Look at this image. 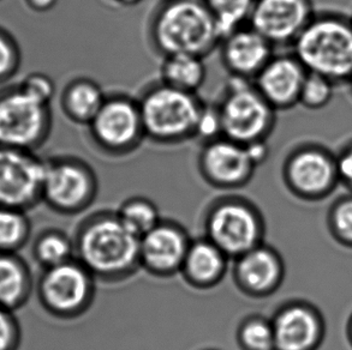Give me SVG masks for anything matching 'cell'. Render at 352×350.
I'll return each mask as SVG.
<instances>
[{"label":"cell","mask_w":352,"mask_h":350,"mask_svg":"<svg viewBox=\"0 0 352 350\" xmlns=\"http://www.w3.org/2000/svg\"><path fill=\"white\" fill-rule=\"evenodd\" d=\"M350 19H351V23H352V16H351V17H350Z\"/></svg>","instance_id":"obj_42"},{"label":"cell","mask_w":352,"mask_h":350,"mask_svg":"<svg viewBox=\"0 0 352 350\" xmlns=\"http://www.w3.org/2000/svg\"><path fill=\"white\" fill-rule=\"evenodd\" d=\"M146 141L177 147L195 141L206 102L199 94L175 89L160 81L148 84L138 97Z\"/></svg>","instance_id":"obj_4"},{"label":"cell","mask_w":352,"mask_h":350,"mask_svg":"<svg viewBox=\"0 0 352 350\" xmlns=\"http://www.w3.org/2000/svg\"><path fill=\"white\" fill-rule=\"evenodd\" d=\"M98 194V175L81 157L63 155L46 160L43 202L54 213L64 216L85 213Z\"/></svg>","instance_id":"obj_9"},{"label":"cell","mask_w":352,"mask_h":350,"mask_svg":"<svg viewBox=\"0 0 352 350\" xmlns=\"http://www.w3.org/2000/svg\"><path fill=\"white\" fill-rule=\"evenodd\" d=\"M214 104L223 137L243 145L268 142L276 128L278 112L252 82L230 78Z\"/></svg>","instance_id":"obj_6"},{"label":"cell","mask_w":352,"mask_h":350,"mask_svg":"<svg viewBox=\"0 0 352 350\" xmlns=\"http://www.w3.org/2000/svg\"><path fill=\"white\" fill-rule=\"evenodd\" d=\"M191 240L181 223L162 220L157 227L140 237L141 270L157 279H171L181 274Z\"/></svg>","instance_id":"obj_16"},{"label":"cell","mask_w":352,"mask_h":350,"mask_svg":"<svg viewBox=\"0 0 352 350\" xmlns=\"http://www.w3.org/2000/svg\"><path fill=\"white\" fill-rule=\"evenodd\" d=\"M232 261L234 285L248 298H270L284 283V258L274 247L265 242Z\"/></svg>","instance_id":"obj_17"},{"label":"cell","mask_w":352,"mask_h":350,"mask_svg":"<svg viewBox=\"0 0 352 350\" xmlns=\"http://www.w3.org/2000/svg\"><path fill=\"white\" fill-rule=\"evenodd\" d=\"M308 71L294 53H276L254 80V86L276 112L300 104L302 86Z\"/></svg>","instance_id":"obj_19"},{"label":"cell","mask_w":352,"mask_h":350,"mask_svg":"<svg viewBox=\"0 0 352 350\" xmlns=\"http://www.w3.org/2000/svg\"><path fill=\"white\" fill-rule=\"evenodd\" d=\"M91 145L111 159L138 152L146 141L138 97L122 91L107 93L96 118L87 126Z\"/></svg>","instance_id":"obj_7"},{"label":"cell","mask_w":352,"mask_h":350,"mask_svg":"<svg viewBox=\"0 0 352 350\" xmlns=\"http://www.w3.org/2000/svg\"><path fill=\"white\" fill-rule=\"evenodd\" d=\"M107 93L89 77H76L64 86L60 108L72 123L87 128L105 102Z\"/></svg>","instance_id":"obj_21"},{"label":"cell","mask_w":352,"mask_h":350,"mask_svg":"<svg viewBox=\"0 0 352 350\" xmlns=\"http://www.w3.org/2000/svg\"><path fill=\"white\" fill-rule=\"evenodd\" d=\"M116 213L124 226L138 237L151 232L162 220L157 204L141 196L125 199Z\"/></svg>","instance_id":"obj_25"},{"label":"cell","mask_w":352,"mask_h":350,"mask_svg":"<svg viewBox=\"0 0 352 350\" xmlns=\"http://www.w3.org/2000/svg\"><path fill=\"white\" fill-rule=\"evenodd\" d=\"M32 255L43 270L67 263L75 258L74 239L60 229L48 228L35 237Z\"/></svg>","instance_id":"obj_24"},{"label":"cell","mask_w":352,"mask_h":350,"mask_svg":"<svg viewBox=\"0 0 352 350\" xmlns=\"http://www.w3.org/2000/svg\"><path fill=\"white\" fill-rule=\"evenodd\" d=\"M19 90L46 106H51L56 96V84L51 77L41 72H34L24 78Z\"/></svg>","instance_id":"obj_31"},{"label":"cell","mask_w":352,"mask_h":350,"mask_svg":"<svg viewBox=\"0 0 352 350\" xmlns=\"http://www.w3.org/2000/svg\"><path fill=\"white\" fill-rule=\"evenodd\" d=\"M348 84H349V86H350V89H351V91H352V76H351V78H350V81H349Z\"/></svg>","instance_id":"obj_40"},{"label":"cell","mask_w":352,"mask_h":350,"mask_svg":"<svg viewBox=\"0 0 352 350\" xmlns=\"http://www.w3.org/2000/svg\"><path fill=\"white\" fill-rule=\"evenodd\" d=\"M25 5L34 12L43 14L56 8L58 0H24Z\"/></svg>","instance_id":"obj_37"},{"label":"cell","mask_w":352,"mask_h":350,"mask_svg":"<svg viewBox=\"0 0 352 350\" xmlns=\"http://www.w3.org/2000/svg\"><path fill=\"white\" fill-rule=\"evenodd\" d=\"M51 130V106L19 88L0 96V147L35 152L47 141Z\"/></svg>","instance_id":"obj_11"},{"label":"cell","mask_w":352,"mask_h":350,"mask_svg":"<svg viewBox=\"0 0 352 350\" xmlns=\"http://www.w3.org/2000/svg\"><path fill=\"white\" fill-rule=\"evenodd\" d=\"M339 183L352 194V139L344 144L336 154Z\"/></svg>","instance_id":"obj_35"},{"label":"cell","mask_w":352,"mask_h":350,"mask_svg":"<svg viewBox=\"0 0 352 350\" xmlns=\"http://www.w3.org/2000/svg\"><path fill=\"white\" fill-rule=\"evenodd\" d=\"M213 14L221 38L249 22L256 0H204Z\"/></svg>","instance_id":"obj_28"},{"label":"cell","mask_w":352,"mask_h":350,"mask_svg":"<svg viewBox=\"0 0 352 350\" xmlns=\"http://www.w3.org/2000/svg\"><path fill=\"white\" fill-rule=\"evenodd\" d=\"M204 237L219 247L231 261L265 242L266 221L260 208L239 194L212 200L202 218Z\"/></svg>","instance_id":"obj_5"},{"label":"cell","mask_w":352,"mask_h":350,"mask_svg":"<svg viewBox=\"0 0 352 350\" xmlns=\"http://www.w3.org/2000/svg\"><path fill=\"white\" fill-rule=\"evenodd\" d=\"M72 239L75 258L100 283H123L141 270L140 237L113 210L89 213L77 224Z\"/></svg>","instance_id":"obj_1"},{"label":"cell","mask_w":352,"mask_h":350,"mask_svg":"<svg viewBox=\"0 0 352 350\" xmlns=\"http://www.w3.org/2000/svg\"><path fill=\"white\" fill-rule=\"evenodd\" d=\"M98 281L74 258L63 264L43 269L35 290L40 306L51 317L75 320L91 310Z\"/></svg>","instance_id":"obj_8"},{"label":"cell","mask_w":352,"mask_h":350,"mask_svg":"<svg viewBox=\"0 0 352 350\" xmlns=\"http://www.w3.org/2000/svg\"><path fill=\"white\" fill-rule=\"evenodd\" d=\"M336 86L329 78L308 72L300 90L298 104L309 110L324 109L333 99Z\"/></svg>","instance_id":"obj_30"},{"label":"cell","mask_w":352,"mask_h":350,"mask_svg":"<svg viewBox=\"0 0 352 350\" xmlns=\"http://www.w3.org/2000/svg\"><path fill=\"white\" fill-rule=\"evenodd\" d=\"M34 288L28 263L19 253L0 252V307L16 312L28 303Z\"/></svg>","instance_id":"obj_22"},{"label":"cell","mask_w":352,"mask_h":350,"mask_svg":"<svg viewBox=\"0 0 352 350\" xmlns=\"http://www.w3.org/2000/svg\"><path fill=\"white\" fill-rule=\"evenodd\" d=\"M205 350H218V349H205Z\"/></svg>","instance_id":"obj_41"},{"label":"cell","mask_w":352,"mask_h":350,"mask_svg":"<svg viewBox=\"0 0 352 350\" xmlns=\"http://www.w3.org/2000/svg\"><path fill=\"white\" fill-rule=\"evenodd\" d=\"M110 1L118 6H123V8H133V6L141 4L143 0H110Z\"/></svg>","instance_id":"obj_38"},{"label":"cell","mask_w":352,"mask_h":350,"mask_svg":"<svg viewBox=\"0 0 352 350\" xmlns=\"http://www.w3.org/2000/svg\"><path fill=\"white\" fill-rule=\"evenodd\" d=\"M207 80L205 58L192 54H173L162 58L159 80L166 86L199 94Z\"/></svg>","instance_id":"obj_23"},{"label":"cell","mask_w":352,"mask_h":350,"mask_svg":"<svg viewBox=\"0 0 352 350\" xmlns=\"http://www.w3.org/2000/svg\"><path fill=\"white\" fill-rule=\"evenodd\" d=\"M245 147L248 148V152L250 154L252 161L257 167H260L262 163H265L268 156H270V147H268V143L267 142L254 143V144H249Z\"/></svg>","instance_id":"obj_36"},{"label":"cell","mask_w":352,"mask_h":350,"mask_svg":"<svg viewBox=\"0 0 352 350\" xmlns=\"http://www.w3.org/2000/svg\"><path fill=\"white\" fill-rule=\"evenodd\" d=\"M219 137H223V133L218 109L215 104L206 102L196 128L195 141H200L201 144H204Z\"/></svg>","instance_id":"obj_33"},{"label":"cell","mask_w":352,"mask_h":350,"mask_svg":"<svg viewBox=\"0 0 352 350\" xmlns=\"http://www.w3.org/2000/svg\"><path fill=\"white\" fill-rule=\"evenodd\" d=\"M345 336H346V341H348L349 346H350V348L352 349V312L351 314L349 316L346 324H345Z\"/></svg>","instance_id":"obj_39"},{"label":"cell","mask_w":352,"mask_h":350,"mask_svg":"<svg viewBox=\"0 0 352 350\" xmlns=\"http://www.w3.org/2000/svg\"><path fill=\"white\" fill-rule=\"evenodd\" d=\"M326 223L334 242L352 250V194H343L332 202Z\"/></svg>","instance_id":"obj_29"},{"label":"cell","mask_w":352,"mask_h":350,"mask_svg":"<svg viewBox=\"0 0 352 350\" xmlns=\"http://www.w3.org/2000/svg\"><path fill=\"white\" fill-rule=\"evenodd\" d=\"M315 14L313 0H256L248 24L276 49H291Z\"/></svg>","instance_id":"obj_14"},{"label":"cell","mask_w":352,"mask_h":350,"mask_svg":"<svg viewBox=\"0 0 352 350\" xmlns=\"http://www.w3.org/2000/svg\"><path fill=\"white\" fill-rule=\"evenodd\" d=\"M305 70L329 78L336 86L352 76V23L349 16L316 11L291 47Z\"/></svg>","instance_id":"obj_3"},{"label":"cell","mask_w":352,"mask_h":350,"mask_svg":"<svg viewBox=\"0 0 352 350\" xmlns=\"http://www.w3.org/2000/svg\"><path fill=\"white\" fill-rule=\"evenodd\" d=\"M22 331L14 312L0 307V350H19Z\"/></svg>","instance_id":"obj_32"},{"label":"cell","mask_w":352,"mask_h":350,"mask_svg":"<svg viewBox=\"0 0 352 350\" xmlns=\"http://www.w3.org/2000/svg\"><path fill=\"white\" fill-rule=\"evenodd\" d=\"M281 179L295 198L308 203L324 200L340 185L336 154L320 143H300L286 155Z\"/></svg>","instance_id":"obj_10"},{"label":"cell","mask_w":352,"mask_h":350,"mask_svg":"<svg viewBox=\"0 0 352 350\" xmlns=\"http://www.w3.org/2000/svg\"><path fill=\"white\" fill-rule=\"evenodd\" d=\"M219 57L230 78L254 82L276 54V48L249 24L221 38Z\"/></svg>","instance_id":"obj_18"},{"label":"cell","mask_w":352,"mask_h":350,"mask_svg":"<svg viewBox=\"0 0 352 350\" xmlns=\"http://www.w3.org/2000/svg\"><path fill=\"white\" fill-rule=\"evenodd\" d=\"M257 166L248 148L229 138L201 144L197 171L206 184L217 189H239L252 181Z\"/></svg>","instance_id":"obj_13"},{"label":"cell","mask_w":352,"mask_h":350,"mask_svg":"<svg viewBox=\"0 0 352 350\" xmlns=\"http://www.w3.org/2000/svg\"><path fill=\"white\" fill-rule=\"evenodd\" d=\"M230 261L219 247L202 235L191 240L179 275L190 288L210 290L224 281Z\"/></svg>","instance_id":"obj_20"},{"label":"cell","mask_w":352,"mask_h":350,"mask_svg":"<svg viewBox=\"0 0 352 350\" xmlns=\"http://www.w3.org/2000/svg\"><path fill=\"white\" fill-rule=\"evenodd\" d=\"M236 342L241 350H276L271 318L258 313L245 316L238 324Z\"/></svg>","instance_id":"obj_27"},{"label":"cell","mask_w":352,"mask_h":350,"mask_svg":"<svg viewBox=\"0 0 352 350\" xmlns=\"http://www.w3.org/2000/svg\"><path fill=\"white\" fill-rule=\"evenodd\" d=\"M147 38L162 58L192 54L206 59L219 47L221 34L204 0H160L148 19Z\"/></svg>","instance_id":"obj_2"},{"label":"cell","mask_w":352,"mask_h":350,"mask_svg":"<svg viewBox=\"0 0 352 350\" xmlns=\"http://www.w3.org/2000/svg\"><path fill=\"white\" fill-rule=\"evenodd\" d=\"M30 237L32 222L27 211L0 205V252L19 253Z\"/></svg>","instance_id":"obj_26"},{"label":"cell","mask_w":352,"mask_h":350,"mask_svg":"<svg viewBox=\"0 0 352 350\" xmlns=\"http://www.w3.org/2000/svg\"><path fill=\"white\" fill-rule=\"evenodd\" d=\"M46 160L35 152L0 147V205L28 211L43 202Z\"/></svg>","instance_id":"obj_12"},{"label":"cell","mask_w":352,"mask_h":350,"mask_svg":"<svg viewBox=\"0 0 352 350\" xmlns=\"http://www.w3.org/2000/svg\"><path fill=\"white\" fill-rule=\"evenodd\" d=\"M19 65L17 45L9 35L0 33V81L11 76Z\"/></svg>","instance_id":"obj_34"},{"label":"cell","mask_w":352,"mask_h":350,"mask_svg":"<svg viewBox=\"0 0 352 350\" xmlns=\"http://www.w3.org/2000/svg\"><path fill=\"white\" fill-rule=\"evenodd\" d=\"M276 350H319L326 337L324 314L307 300L281 303L271 317Z\"/></svg>","instance_id":"obj_15"}]
</instances>
